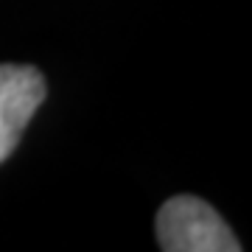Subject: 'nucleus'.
<instances>
[{"label": "nucleus", "mask_w": 252, "mask_h": 252, "mask_svg": "<svg viewBox=\"0 0 252 252\" xmlns=\"http://www.w3.org/2000/svg\"><path fill=\"white\" fill-rule=\"evenodd\" d=\"M157 241L165 252H238L233 230L196 196H174L157 213Z\"/></svg>", "instance_id": "nucleus-1"}, {"label": "nucleus", "mask_w": 252, "mask_h": 252, "mask_svg": "<svg viewBox=\"0 0 252 252\" xmlns=\"http://www.w3.org/2000/svg\"><path fill=\"white\" fill-rule=\"evenodd\" d=\"M45 101V79L31 64H0V162L17 149L23 129Z\"/></svg>", "instance_id": "nucleus-2"}]
</instances>
